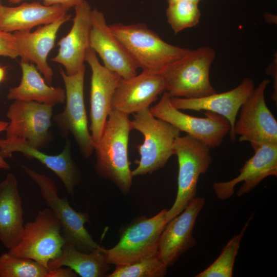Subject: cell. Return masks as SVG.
Returning <instances> with one entry per match:
<instances>
[{"label":"cell","instance_id":"obj_1","mask_svg":"<svg viewBox=\"0 0 277 277\" xmlns=\"http://www.w3.org/2000/svg\"><path fill=\"white\" fill-rule=\"evenodd\" d=\"M131 130L129 115L112 108L94 148L96 172L113 182L124 193L129 192L132 182L128 155Z\"/></svg>","mask_w":277,"mask_h":277},{"label":"cell","instance_id":"obj_2","mask_svg":"<svg viewBox=\"0 0 277 277\" xmlns=\"http://www.w3.org/2000/svg\"><path fill=\"white\" fill-rule=\"evenodd\" d=\"M109 27L137 68L143 72L161 75L171 64L189 50L166 42L143 23H117Z\"/></svg>","mask_w":277,"mask_h":277},{"label":"cell","instance_id":"obj_3","mask_svg":"<svg viewBox=\"0 0 277 277\" xmlns=\"http://www.w3.org/2000/svg\"><path fill=\"white\" fill-rule=\"evenodd\" d=\"M215 57L214 50L209 46L189 50L161 74L165 91L171 97L186 98H200L216 93L209 78Z\"/></svg>","mask_w":277,"mask_h":277},{"label":"cell","instance_id":"obj_4","mask_svg":"<svg viewBox=\"0 0 277 277\" xmlns=\"http://www.w3.org/2000/svg\"><path fill=\"white\" fill-rule=\"evenodd\" d=\"M132 129L144 136L142 144L136 146L140 154L133 176L151 173L162 168L174 154L173 144L180 131L167 122L153 116L149 108L133 114Z\"/></svg>","mask_w":277,"mask_h":277},{"label":"cell","instance_id":"obj_5","mask_svg":"<svg viewBox=\"0 0 277 277\" xmlns=\"http://www.w3.org/2000/svg\"><path fill=\"white\" fill-rule=\"evenodd\" d=\"M173 151L179 164L177 191L172 206L167 210V223L181 213L196 197L199 176L207 172L212 162L210 148L188 134L176 138Z\"/></svg>","mask_w":277,"mask_h":277},{"label":"cell","instance_id":"obj_6","mask_svg":"<svg viewBox=\"0 0 277 277\" xmlns=\"http://www.w3.org/2000/svg\"><path fill=\"white\" fill-rule=\"evenodd\" d=\"M166 211L164 209L151 217L137 218L124 227L117 244L103 249L107 262L127 265L157 253L159 238L167 224Z\"/></svg>","mask_w":277,"mask_h":277},{"label":"cell","instance_id":"obj_7","mask_svg":"<svg viewBox=\"0 0 277 277\" xmlns=\"http://www.w3.org/2000/svg\"><path fill=\"white\" fill-rule=\"evenodd\" d=\"M62 232L59 220L49 208H46L24 225L21 241L8 253L33 260L49 269V262L61 255L66 242Z\"/></svg>","mask_w":277,"mask_h":277},{"label":"cell","instance_id":"obj_8","mask_svg":"<svg viewBox=\"0 0 277 277\" xmlns=\"http://www.w3.org/2000/svg\"><path fill=\"white\" fill-rule=\"evenodd\" d=\"M28 176L38 186L46 204L59 220L67 243L78 250L90 252L100 247L85 227L89 222L88 213L78 212L70 205L67 197H60L53 180L50 177L21 165Z\"/></svg>","mask_w":277,"mask_h":277},{"label":"cell","instance_id":"obj_9","mask_svg":"<svg viewBox=\"0 0 277 277\" xmlns=\"http://www.w3.org/2000/svg\"><path fill=\"white\" fill-rule=\"evenodd\" d=\"M149 110L155 117L203 142L210 149L219 147L230 130L227 119L216 113L206 111L205 117H197L181 112L173 106L170 96L166 91Z\"/></svg>","mask_w":277,"mask_h":277},{"label":"cell","instance_id":"obj_10","mask_svg":"<svg viewBox=\"0 0 277 277\" xmlns=\"http://www.w3.org/2000/svg\"><path fill=\"white\" fill-rule=\"evenodd\" d=\"M60 73L65 87L66 106L54 117V121L63 133L72 134L82 154L88 158L94 150L95 144L89 132L84 103L85 66L73 75L67 74L62 68Z\"/></svg>","mask_w":277,"mask_h":277},{"label":"cell","instance_id":"obj_11","mask_svg":"<svg viewBox=\"0 0 277 277\" xmlns=\"http://www.w3.org/2000/svg\"><path fill=\"white\" fill-rule=\"evenodd\" d=\"M270 81L262 80L241 106L234 133L240 142H248L253 150L264 144H277V121L265 100V91Z\"/></svg>","mask_w":277,"mask_h":277},{"label":"cell","instance_id":"obj_12","mask_svg":"<svg viewBox=\"0 0 277 277\" xmlns=\"http://www.w3.org/2000/svg\"><path fill=\"white\" fill-rule=\"evenodd\" d=\"M52 106L35 101L14 100L9 107L10 120L5 139L20 141L40 150L49 140Z\"/></svg>","mask_w":277,"mask_h":277},{"label":"cell","instance_id":"obj_13","mask_svg":"<svg viewBox=\"0 0 277 277\" xmlns=\"http://www.w3.org/2000/svg\"><path fill=\"white\" fill-rule=\"evenodd\" d=\"M85 62L90 66L92 73L90 99V131L96 145L100 139L112 109L113 96L122 77L102 65L97 54L90 47L86 53Z\"/></svg>","mask_w":277,"mask_h":277},{"label":"cell","instance_id":"obj_14","mask_svg":"<svg viewBox=\"0 0 277 277\" xmlns=\"http://www.w3.org/2000/svg\"><path fill=\"white\" fill-rule=\"evenodd\" d=\"M205 202L204 197H194L181 213L167 223L159 238L157 251L159 258L167 267L195 246L193 228Z\"/></svg>","mask_w":277,"mask_h":277},{"label":"cell","instance_id":"obj_15","mask_svg":"<svg viewBox=\"0 0 277 277\" xmlns=\"http://www.w3.org/2000/svg\"><path fill=\"white\" fill-rule=\"evenodd\" d=\"M90 47L99 55L106 68L122 78L136 75L135 63L112 33L103 12L96 8L91 11Z\"/></svg>","mask_w":277,"mask_h":277},{"label":"cell","instance_id":"obj_16","mask_svg":"<svg viewBox=\"0 0 277 277\" xmlns=\"http://www.w3.org/2000/svg\"><path fill=\"white\" fill-rule=\"evenodd\" d=\"M254 152L236 177L228 181L213 183V188L219 199L230 197L234 193V187L240 182H243V184L236 193L238 196L249 192L265 178L277 176V144H264Z\"/></svg>","mask_w":277,"mask_h":277},{"label":"cell","instance_id":"obj_17","mask_svg":"<svg viewBox=\"0 0 277 277\" xmlns=\"http://www.w3.org/2000/svg\"><path fill=\"white\" fill-rule=\"evenodd\" d=\"M70 18L71 15L66 13L52 23L39 26L34 31H18L13 33L21 61L35 64L49 85L52 82L53 71L48 63V56L54 46L59 29Z\"/></svg>","mask_w":277,"mask_h":277},{"label":"cell","instance_id":"obj_18","mask_svg":"<svg viewBox=\"0 0 277 277\" xmlns=\"http://www.w3.org/2000/svg\"><path fill=\"white\" fill-rule=\"evenodd\" d=\"M73 24L68 33L57 43L58 53L52 62L63 65L68 75H73L84 66L86 53L90 47L91 8L85 1L74 7Z\"/></svg>","mask_w":277,"mask_h":277},{"label":"cell","instance_id":"obj_19","mask_svg":"<svg viewBox=\"0 0 277 277\" xmlns=\"http://www.w3.org/2000/svg\"><path fill=\"white\" fill-rule=\"evenodd\" d=\"M254 88L253 80L245 77L236 87L225 92H216L196 98L170 96V101L173 106L179 110L209 111L224 116L229 122L230 138L234 141L236 138L234 127L237 114Z\"/></svg>","mask_w":277,"mask_h":277},{"label":"cell","instance_id":"obj_20","mask_svg":"<svg viewBox=\"0 0 277 277\" xmlns=\"http://www.w3.org/2000/svg\"><path fill=\"white\" fill-rule=\"evenodd\" d=\"M164 92L162 75L142 71L133 77L120 79L113 96L112 108L128 115L133 114L149 108Z\"/></svg>","mask_w":277,"mask_h":277},{"label":"cell","instance_id":"obj_21","mask_svg":"<svg viewBox=\"0 0 277 277\" xmlns=\"http://www.w3.org/2000/svg\"><path fill=\"white\" fill-rule=\"evenodd\" d=\"M19 152L29 159H35L52 170L62 181L68 193H74V187L80 181V173L72 159L70 144L67 142L63 151L57 155H49L20 141L0 139V155L4 159Z\"/></svg>","mask_w":277,"mask_h":277},{"label":"cell","instance_id":"obj_22","mask_svg":"<svg viewBox=\"0 0 277 277\" xmlns=\"http://www.w3.org/2000/svg\"><path fill=\"white\" fill-rule=\"evenodd\" d=\"M69 9L61 5L46 6L39 2H24L16 7L1 5L0 30L6 32L30 31L36 26L52 23Z\"/></svg>","mask_w":277,"mask_h":277},{"label":"cell","instance_id":"obj_23","mask_svg":"<svg viewBox=\"0 0 277 277\" xmlns=\"http://www.w3.org/2000/svg\"><path fill=\"white\" fill-rule=\"evenodd\" d=\"M0 184V241L10 249L24 234L23 209L15 175L8 174Z\"/></svg>","mask_w":277,"mask_h":277},{"label":"cell","instance_id":"obj_24","mask_svg":"<svg viewBox=\"0 0 277 277\" xmlns=\"http://www.w3.org/2000/svg\"><path fill=\"white\" fill-rule=\"evenodd\" d=\"M22 78L19 85L9 88L7 98L24 101H35L51 105L63 103L65 91L62 87L48 85L41 75L34 64L29 62H20Z\"/></svg>","mask_w":277,"mask_h":277},{"label":"cell","instance_id":"obj_25","mask_svg":"<svg viewBox=\"0 0 277 277\" xmlns=\"http://www.w3.org/2000/svg\"><path fill=\"white\" fill-rule=\"evenodd\" d=\"M101 247L90 252L78 250L66 242L61 255L48 263L49 270L67 267L82 277L104 276L109 269L105 254Z\"/></svg>","mask_w":277,"mask_h":277},{"label":"cell","instance_id":"obj_26","mask_svg":"<svg viewBox=\"0 0 277 277\" xmlns=\"http://www.w3.org/2000/svg\"><path fill=\"white\" fill-rule=\"evenodd\" d=\"M252 217L244 226L241 232L233 236L224 248L219 256L208 267L195 275L196 277H231L235 257L241 241Z\"/></svg>","mask_w":277,"mask_h":277},{"label":"cell","instance_id":"obj_27","mask_svg":"<svg viewBox=\"0 0 277 277\" xmlns=\"http://www.w3.org/2000/svg\"><path fill=\"white\" fill-rule=\"evenodd\" d=\"M49 269L36 261L3 253L0 256V277H49Z\"/></svg>","mask_w":277,"mask_h":277},{"label":"cell","instance_id":"obj_28","mask_svg":"<svg viewBox=\"0 0 277 277\" xmlns=\"http://www.w3.org/2000/svg\"><path fill=\"white\" fill-rule=\"evenodd\" d=\"M166 14L175 34L196 26L201 15L198 3L185 0L169 3Z\"/></svg>","mask_w":277,"mask_h":277},{"label":"cell","instance_id":"obj_29","mask_svg":"<svg viewBox=\"0 0 277 277\" xmlns=\"http://www.w3.org/2000/svg\"><path fill=\"white\" fill-rule=\"evenodd\" d=\"M108 277H162L167 266L159 256L158 252L135 262L116 266Z\"/></svg>","mask_w":277,"mask_h":277},{"label":"cell","instance_id":"obj_30","mask_svg":"<svg viewBox=\"0 0 277 277\" xmlns=\"http://www.w3.org/2000/svg\"><path fill=\"white\" fill-rule=\"evenodd\" d=\"M0 56L16 58L18 54L15 48L13 33L0 30Z\"/></svg>","mask_w":277,"mask_h":277},{"label":"cell","instance_id":"obj_31","mask_svg":"<svg viewBox=\"0 0 277 277\" xmlns=\"http://www.w3.org/2000/svg\"><path fill=\"white\" fill-rule=\"evenodd\" d=\"M27 0H9L11 4H18L21 2ZM43 4L46 6L61 5L69 9L72 7H74L77 5L81 3L83 0H42Z\"/></svg>","mask_w":277,"mask_h":277},{"label":"cell","instance_id":"obj_32","mask_svg":"<svg viewBox=\"0 0 277 277\" xmlns=\"http://www.w3.org/2000/svg\"><path fill=\"white\" fill-rule=\"evenodd\" d=\"M276 63V58L274 59L273 62L266 70V73L272 76L273 78V93L272 95L271 98L275 103L277 102Z\"/></svg>","mask_w":277,"mask_h":277},{"label":"cell","instance_id":"obj_33","mask_svg":"<svg viewBox=\"0 0 277 277\" xmlns=\"http://www.w3.org/2000/svg\"><path fill=\"white\" fill-rule=\"evenodd\" d=\"M77 274L71 269L68 267H60L55 269L49 270V277H75Z\"/></svg>","mask_w":277,"mask_h":277},{"label":"cell","instance_id":"obj_34","mask_svg":"<svg viewBox=\"0 0 277 277\" xmlns=\"http://www.w3.org/2000/svg\"><path fill=\"white\" fill-rule=\"evenodd\" d=\"M9 123L0 121V133L5 131ZM10 165L4 160V159L0 155V169H9Z\"/></svg>","mask_w":277,"mask_h":277},{"label":"cell","instance_id":"obj_35","mask_svg":"<svg viewBox=\"0 0 277 277\" xmlns=\"http://www.w3.org/2000/svg\"><path fill=\"white\" fill-rule=\"evenodd\" d=\"M6 73V68L0 66V84L5 79Z\"/></svg>","mask_w":277,"mask_h":277},{"label":"cell","instance_id":"obj_36","mask_svg":"<svg viewBox=\"0 0 277 277\" xmlns=\"http://www.w3.org/2000/svg\"><path fill=\"white\" fill-rule=\"evenodd\" d=\"M183 1V0H168V3L175 2V1ZM185 1H189L191 2L197 3L199 4V3L202 0H185Z\"/></svg>","mask_w":277,"mask_h":277},{"label":"cell","instance_id":"obj_37","mask_svg":"<svg viewBox=\"0 0 277 277\" xmlns=\"http://www.w3.org/2000/svg\"><path fill=\"white\" fill-rule=\"evenodd\" d=\"M2 4L1 3V0H0V7L1 6Z\"/></svg>","mask_w":277,"mask_h":277},{"label":"cell","instance_id":"obj_38","mask_svg":"<svg viewBox=\"0 0 277 277\" xmlns=\"http://www.w3.org/2000/svg\"><path fill=\"white\" fill-rule=\"evenodd\" d=\"M0 187H1V184H0Z\"/></svg>","mask_w":277,"mask_h":277}]
</instances>
